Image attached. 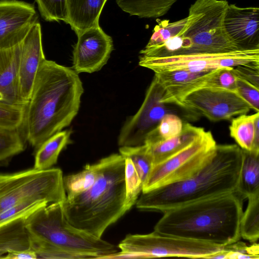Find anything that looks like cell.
<instances>
[{"instance_id": "obj_33", "label": "cell", "mask_w": 259, "mask_h": 259, "mask_svg": "<svg viewBox=\"0 0 259 259\" xmlns=\"http://www.w3.org/2000/svg\"><path fill=\"white\" fill-rule=\"evenodd\" d=\"M207 73L208 72H193L185 70H176L155 73L154 76L164 90H167L182 85Z\"/></svg>"}, {"instance_id": "obj_24", "label": "cell", "mask_w": 259, "mask_h": 259, "mask_svg": "<svg viewBox=\"0 0 259 259\" xmlns=\"http://www.w3.org/2000/svg\"><path fill=\"white\" fill-rule=\"evenodd\" d=\"M243 160L236 191L243 199L259 194V153L243 150Z\"/></svg>"}, {"instance_id": "obj_27", "label": "cell", "mask_w": 259, "mask_h": 259, "mask_svg": "<svg viewBox=\"0 0 259 259\" xmlns=\"http://www.w3.org/2000/svg\"><path fill=\"white\" fill-rule=\"evenodd\" d=\"M247 198L248 205L240 221V235L243 239L254 243L259 238V194Z\"/></svg>"}, {"instance_id": "obj_4", "label": "cell", "mask_w": 259, "mask_h": 259, "mask_svg": "<svg viewBox=\"0 0 259 259\" xmlns=\"http://www.w3.org/2000/svg\"><path fill=\"white\" fill-rule=\"evenodd\" d=\"M243 160V150L237 145H217L213 156L193 176L142 193L136 207L164 212L188 203L235 192Z\"/></svg>"}, {"instance_id": "obj_3", "label": "cell", "mask_w": 259, "mask_h": 259, "mask_svg": "<svg viewBox=\"0 0 259 259\" xmlns=\"http://www.w3.org/2000/svg\"><path fill=\"white\" fill-rule=\"evenodd\" d=\"M242 197L236 191L168 210L154 231L159 234L221 246L241 238Z\"/></svg>"}, {"instance_id": "obj_21", "label": "cell", "mask_w": 259, "mask_h": 259, "mask_svg": "<svg viewBox=\"0 0 259 259\" xmlns=\"http://www.w3.org/2000/svg\"><path fill=\"white\" fill-rule=\"evenodd\" d=\"M24 218L0 226V258L8 252L30 248L29 236L24 226Z\"/></svg>"}, {"instance_id": "obj_13", "label": "cell", "mask_w": 259, "mask_h": 259, "mask_svg": "<svg viewBox=\"0 0 259 259\" xmlns=\"http://www.w3.org/2000/svg\"><path fill=\"white\" fill-rule=\"evenodd\" d=\"M77 36L73 51V69L78 74L99 71L107 63L113 49L111 37L100 26Z\"/></svg>"}, {"instance_id": "obj_26", "label": "cell", "mask_w": 259, "mask_h": 259, "mask_svg": "<svg viewBox=\"0 0 259 259\" xmlns=\"http://www.w3.org/2000/svg\"><path fill=\"white\" fill-rule=\"evenodd\" d=\"M26 142L21 128L10 130L0 127V166L8 165L14 156L22 152Z\"/></svg>"}, {"instance_id": "obj_14", "label": "cell", "mask_w": 259, "mask_h": 259, "mask_svg": "<svg viewBox=\"0 0 259 259\" xmlns=\"http://www.w3.org/2000/svg\"><path fill=\"white\" fill-rule=\"evenodd\" d=\"M41 36V26L38 19L24 27L18 79L20 97L25 104L29 101L39 67L46 59Z\"/></svg>"}, {"instance_id": "obj_22", "label": "cell", "mask_w": 259, "mask_h": 259, "mask_svg": "<svg viewBox=\"0 0 259 259\" xmlns=\"http://www.w3.org/2000/svg\"><path fill=\"white\" fill-rule=\"evenodd\" d=\"M71 131L59 132L46 140L37 149L33 168L45 170L57 163L61 151L70 143Z\"/></svg>"}, {"instance_id": "obj_38", "label": "cell", "mask_w": 259, "mask_h": 259, "mask_svg": "<svg viewBox=\"0 0 259 259\" xmlns=\"http://www.w3.org/2000/svg\"><path fill=\"white\" fill-rule=\"evenodd\" d=\"M2 258L8 259H36L37 258L36 253L31 249H23L8 252Z\"/></svg>"}, {"instance_id": "obj_1", "label": "cell", "mask_w": 259, "mask_h": 259, "mask_svg": "<svg viewBox=\"0 0 259 259\" xmlns=\"http://www.w3.org/2000/svg\"><path fill=\"white\" fill-rule=\"evenodd\" d=\"M78 74L53 61L45 59L41 63L21 127L26 141L36 150L77 115L83 93Z\"/></svg>"}, {"instance_id": "obj_10", "label": "cell", "mask_w": 259, "mask_h": 259, "mask_svg": "<svg viewBox=\"0 0 259 259\" xmlns=\"http://www.w3.org/2000/svg\"><path fill=\"white\" fill-rule=\"evenodd\" d=\"M139 65L154 73L176 70L209 72L240 65L259 66V49H240L219 53H197L149 57L140 55Z\"/></svg>"}, {"instance_id": "obj_5", "label": "cell", "mask_w": 259, "mask_h": 259, "mask_svg": "<svg viewBox=\"0 0 259 259\" xmlns=\"http://www.w3.org/2000/svg\"><path fill=\"white\" fill-rule=\"evenodd\" d=\"M99 161L100 174L94 184L83 192L66 197L61 204L71 225L101 238L106 229L127 210L124 157L116 153Z\"/></svg>"}, {"instance_id": "obj_25", "label": "cell", "mask_w": 259, "mask_h": 259, "mask_svg": "<svg viewBox=\"0 0 259 259\" xmlns=\"http://www.w3.org/2000/svg\"><path fill=\"white\" fill-rule=\"evenodd\" d=\"M100 171L99 161L87 164L83 169L75 174L63 177L66 197H71L89 189L98 179Z\"/></svg>"}, {"instance_id": "obj_19", "label": "cell", "mask_w": 259, "mask_h": 259, "mask_svg": "<svg viewBox=\"0 0 259 259\" xmlns=\"http://www.w3.org/2000/svg\"><path fill=\"white\" fill-rule=\"evenodd\" d=\"M204 132L203 128L185 123L182 132L178 136L154 143L144 144L151 157L153 166L181 151Z\"/></svg>"}, {"instance_id": "obj_7", "label": "cell", "mask_w": 259, "mask_h": 259, "mask_svg": "<svg viewBox=\"0 0 259 259\" xmlns=\"http://www.w3.org/2000/svg\"><path fill=\"white\" fill-rule=\"evenodd\" d=\"M37 198L49 204L66 198L63 172L58 168H34L0 174V213L29 198Z\"/></svg>"}, {"instance_id": "obj_37", "label": "cell", "mask_w": 259, "mask_h": 259, "mask_svg": "<svg viewBox=\"0 0 259 259\" xmlns=\"http://www.w3.org/2000/svg\"><path fill=\"white\" fill-rule=\"evenodd\" d=\"M259 66L240 65L233 68L235 75L259 87Z\"/></svg>"}, {"instance_id": "obj_6", "label": "cell", "mask_w": 259, "mask_h": 259, "mask_svg": "<svg viewBox=\"0 0 259 259\" xmlns=\"http://www.w3.org/2000/svg\"><path fill=\"white\" fill-rule=\"evenodd\" d=\"M29 236L69 252L78 258H111L118 247L71 225L61 202L49 204L24 218Z\"/></svg>"}, {"instance_id": "obj_18", "label": "cell", "mask_w": 259, "mask_h": 259, "mask_svg": "<svg viewBox=\"0 0 259 259\" xmlns=\"http://www.w3.org/2000/svg\"><path fill=\"white\" fill-rule=\"evenodd\" d=\"M107 0H66L67 18L66 23L78 35L99 25L100 14Z\"/></svg>"}, {"instance_id": "obj_8", "label": "cell", "mask_w": 259, "mask_h": 259, "mask_svg": "<svg viewBox=\"0 0 259 259\" xmlns=\"http://www.w3.org/2000/svg\"><path fill=\"white\" fill-rule=\"evenodd\" d=\"M224 246L153 231L147 234L127 235L118 245L120 251L112 258L177 256L207 258Z\"/></svg>"}, {"instance_id": "obj_20", "label": "cell", "mask_w": 259, "mask_h": 259, "mask_svg": "<svg viewBox=\"0 0 259 259\" xmlns=\"http://www.w3.org/2000/svg\"><path fill=\"white\" fill-rule=\"evenodd\" d=\"M230 134L243 150L259 153V112L232 119Z\"/></svg>"}, {"instance_id": "obj_2", "label": "cell", "mask_w": 259, "mask_h": 259, "mask_svg": "<svg viewBox=\"0 0 259 259\" xmlns=\"http://www.w3.org/2000/svg\"><path fill=\"white\" fill-rule=\"evenodd\" d=\"M226 0H196L185 18L158 22L143 49L149 57L229 52L240 49L227 34Z\"/></svg>"}, {"instance_id": "obj_11", "label": "cell", "mask_w": 259, "mask_h": 259, "mask_svg": "<svg viewBox=\"0 0 259 259\" xmlns=\"http://www.w3.org/2000/svg\"><path fill=\"white\" fill-rule=\"evenodd\" d=\"M178 105L212 121L229 120L252 109L236 91L221 88L194 91L185 96Z\"/></svg>"}, {"instance_id": "obj_32", "label": "cell", "mask_w": 259, "mask_h": 259, "mask_svg": "<svg viewBox=\"0 0 259 259\" xmlns=\"http://www.w3.org/2000/svg\"><path fill=\"white\" fill-rule=\"evenodd\" d=\"M49 204L47 201L37 198L26 199L0 213V226L16 219L26 217Z\"/></svg>"}, {"instance_id": "obj_16", "label": "cell", "mask_w": 259, "mask_h": 259, "mask_svg": "<svg viewBox=\"0 0 259 259\" xmlns=\"http://www.w3.org/2000/svg\"><path fill=\"white\" fill-rule=\"evenodd\" d=\"M224 23L227 34L240 49H259L258 7L229 4Z\"/></svg>"}, {"instance_id": "obj_15", "label": "cell", "mask_w": 259, "mask_h": 259, "mask_svg": "<svg viewBox=\"0 0 259 259\" xmlns=\"http://www.w3.org/2000/svg\"><path fill=\"white\" fill-rule=\"evenodd\" d=\"M24 27L11 33L0 44L1 102L25 104L20 97L18 79Z\"/></svg>"}, {"instance_id": "obj_34", "label": "cell", "mask_w": 259, "mask_h": 259, "mask_svg": "<svg viewBox=\"0 0 259 259\" xmlns=\"http://www.w3.org/2000/svg\"><path fill=\"white\" fill-rule=\"evenodd\" d=\"M41 17L47 21H63L67 18L66 0H35Z\"/></svg>"}, {"instance_id": "obj_12", "label": "cell", "mask_w": 259, "mask_h": 259, "mask_svg": "<svg viewBox=\"0 0 259 259\" xmlns=\"http://www.w3.org/2000/svg\"><path fill=\"white\" fill-rule=\"evenodd\" d=\"M164 93V88L154 76L141 106L120 130L118 138L120 147L143 145L148 135L157 126L163 117L167 113H175L168 104L161 101Z\"/></svg>"}, {"instance_id": "obj_17", "label": "cell", "mask_w": 259, "mask_h": 259, "mask_svg": "<svg viewBox=\"0 0 259 259\" xmlns=\"http://www.w3.org/2000/svg\"><path fill=\"white\" fill-rule=\"evenodd\" d=\"M36 19L33 5L17 0H0V44L11 33Z\"/></svg>"}, {"instance_id": "obj_28", "label": "cell", "mask_w": 259, "mask_h": 259, "mask_svg": "<svg viewBox=\"0 0 259 259\" xmlns=\"http://www.w3.org/2000/svg\"><path fill=\"white\" fill-rule=\"evenodd\" d=\"M120 154L130 158L142 182L144 183L152 167V160L145 144L136 146H121Z\"/></svg>"}, {"instance_id": "obj_35", "label": "cell", "mask_w": 259, "mask_h": 259, "mask_svg": "<svg viewBox=\"0 0 259 259\" xmlns=\"http://www.w3.org/2000/svg\"><path fill=\"white\" fill-rule=\"evenodd\" d=\"M30 248L37 255V258H78L67 251L44 241L29 236Z\"/></svg>"}, {"instance_id": "obj_29", "label": "cell", "mask_w": 259, "mask_h": 259, "mask_svg": "<svg viewBox=\"0 0 259 259\" xmlns=\"http://www.w3.org/2000/svg\"><path fill=\"white\" fill-rule=\"evenodd\" d=\"M183 124L180 116L175 113H167L148 135L144 144L154 143L176 137L182 132Z\"/></svg>"}, {"instance_id": "obj_9", "label": "cell", "mask_w": 259, "mask_h": 259, "mask_svg": "<svg viewBox=\"0 0 259 259\" xmlns=\"http://www.w3.org/2000/svg\"><path fill=\"white\" fill-rule=\"evenodd\" d=\"M217 145L211 133L205 131L185 148L153 165L143 183L142 193L192 177L211 158Z\"/></svg>"}, {"instance_id": "obj_36", "label": "cell", "mask_w": 259, "mask_h": 259, "mask_svg": "<svg viewBox=\"0 0 259 259\" xmlns=\"http://www.w3.org/2000/svg\"><path fill=\"white\" fill-rule=\"evenodd\" d=\"M236 91L251 107L259 112V89L247 80L236 76Z\"/></svg>"}, {"instance_id": "obj_23", "label": "cell", "mask_w": 259, "mask_h": 259, "mask_svg": "<svg viewBox=\"0 0 259 259\" xmlns=\"http://www.w3.org/2000/svg\"><path fill=\"white\" fill-rule=\"evenodd\" d=\"M118 6L131 16L157 18L165 15L177 0H115Z\"/></svg>"}, {"instance_id": "obj_30", "label": "cell", "mask_w": 259, "mask_h": 259, "mask_svg": "<svg viewBox=\"0 0 259 259\" xmlns=\"http://www.w3.org/2000/svg\"><path fill=\"white\" fill-rule=\"evenodd\" d=\"M125 158L124 177L126 197L125 208L127 211L136 203L142 191L143 183L140 179L132 160Z\"/></svg>"}, {"instance_id": "obj_31", "label": "cell", "mask_w": 259, "mask_h": 259, "mask_svg": "<svg viewBox=\"0 0 259 259\" xmlns=\"http://www.w3.org/2000/svg\"><path fill=\"white\" fill-rule=\"evenodd\" d=\"M26 105L0 102V127L10 130L21 128Z\"/></svg>"}]
</instances>
